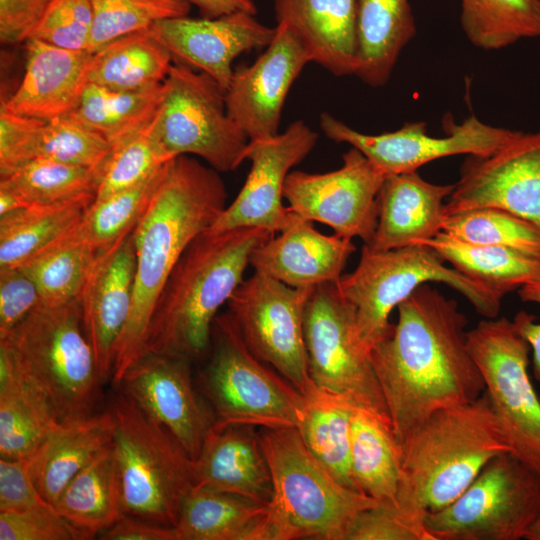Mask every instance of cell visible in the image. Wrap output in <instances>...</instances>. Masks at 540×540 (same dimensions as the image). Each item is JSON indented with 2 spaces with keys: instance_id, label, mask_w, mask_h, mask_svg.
Segmentation results:
<instances>
[{
  "instance_id": "1",
  "label": "cell",
  "mask_w": 540,
  "mask_h": 540,
  "mask_svg": "<svg viewBox=\"0 0 540 540\" xmlns=\"http://www.w3.org/2000/svg\"><path fill=\"white\" fill-rule=\"evenodd\" d=\"M370 351L391 425L402 444L433 413L478 399L485 384L467 347L468 319L429 283L398 306Z\"/></svg>"
},
{
  "instance_id": "2",
  "label": "cell",
  "mask_w": 540,
  "mask_h": 540,
  "mask_svg": "<svg viewBox=\"0 0 540 540\" xmlns=\"http://www.w3.org/2000/svg\"><path fill=\"white\" fill-rule=\"evenodd\" d=\"M219 172L188 155L171 159L153 197L132 231L136 270L132 306L118 343L112 379L145 355L148 327L160 294L183 252L226 207Z\"/></svg>"
},
{
  "instance_id": "3",
  "label": "cell",
  "mask_w": 540,
  "mask_h": 540,
  "mask_svg": "<svg viewBox=\"0 0 540 540\" xmlns=\"http://www.w3.org/2000/svg\"><path fill=\"white\" fill-rule=\"evenodd\" d=\"M275 233L261 228L204 231L173 268L154 308L145 354L199 358L208 350L220 307L243 282L255 248Z\"/></svg>"
},
{
  "instance_id": "4",
  "label": "cell",
  "mask_w": 540,
  "mask_h": 540,
  "mask_svg": "<svg viewBox=\"0 0 540 540\" xmlns=\"http://www.w3.org/2000/svg\"><path fill=\"white\" fill-rule=\"evenodd\" d=\"M511 452L487 393L433 413L402 444L396 501L426 515L453 502L499 454Z\"/></svg>"
},
{
  "instance_id": "5",
  "label": "cell",
  "mask_w": 540,
  "mask_h": 540,
  "mask_svg": "<svg viewBox=\"0 0 540 540\" xmlns=\"http://www.w3.org/2000/svg\"><path fill=\"white\" fill-rule=\"evenodd\" d=\"M259 437L272 483L266 540H345L355 517L378 503L339 483L297 428H260Z\"/></svg>"
},
{
  "instance_id": "6",
  "label": "cell",
  "mask_w": 540,
  "mask_h": 540,
  "mask_svg": "<svg viewBox=\"0 0 540 540\" xmlns=\"http://www.w3.org/2000/svg\"><path fill=\"white\" fill-rule=\"evenodd\" d=\"M0 344L21 375L49 401L61 423L97 413L102 381L79 298L59 306H38L0 337Z\"/></svg>"
},
{
  "instance_id": "7",
  "label": "cell",
  "mask_w": 540,
  "mask_h": 540,
  "mask_svg": "<svg viewBox=\"0 0 540 540\" xmlns=\"http://www.w3.org/2000/svg\"><path fill=\"white\" fill-rule=\"evenodd\" d=\"M445 262L437 251L423 244L383 251L363 245L356 268L343 274L337 286L354 307L359 336L369 351L390 332L393 309L429 282L444 283L458 291L484 318L497 317L507 293L447 267Z\"/></svg>"
},
{
  "instance_id": "8",
  "label": "cell",
  "mask_w": 540,
  "mask_h": 540,
  "mask_svg": "<svg viewBox=\"0 0 540 540\" xmlns=\"http://www.w3.org/2000/svg\"><path fill=\"white\" fill-rule=\"evenodd\" d=\"M109 409L115 422L112 446L124 514L175 527L194 487L193 460L122 391Z\"/></svg>"
},
{
  "instance_id": "9",
  "label": "cell",
  "mask_w": 540,
  "mask_h": 540,
  "mask_svg": "<svg viewBox=\"0 0 540 540\" xmlns=\"http://www.w3.org/2000/svg\"><path fill=\"white\" fill-rule=\"evenodd\" d=\"M211 342L213 352L200 385L215 425L298 427L305 395L250 351L229 312L216 316Z\"/></svg>"
},
{
  "instance_id": "10",
  "label": "cell",
  "mask_w": 540,
  "mask_h": 540,
  "mask_svg": "<svg viewBox=\"0 0 540 540\" xmlns=\"http://www.w3.org/2000/svg\"><path fill=\"white\" fill-rule=\"evenodd\" d=\"M150 130L170 157L195 155L218 172L246 160L249 138L231 118L225 90L209 75L173 62Z\"/></svg>"
},
{
  "instance_id": "11",
  "label": "cell",
  "mask_w": 540,
  "mask_h": 540,
  "mask_svg": "<svg viewBox=\"0 0 540 540\" xmlns=\"http://www.w3.org/2000/svg\"><path fill=\"white\" fill-rule=\"evenodd\" d=\"M540 513V478L511 452L497 455L448 506L428 513L435 540H520Z\"/></svg>"
},
{
  "instance_id": "12",
  "label": "cell",
  "mask_w": 540,
  "mask_h": 540,
  "mask_svg": "<svg viewBox=\"0 0 540 540\" xmlns=\"http://www.w3.org/2000/svg\"><path fill=\"white\" fill-rule=\"evenodd\" d=\"M466 337L511 453L540 478V398L528 373L529 344L506 317L484 319Z\"/></svg>"
},
{
  "instance_id": "13",
  "label": "cell",
  "mask_w": 540,
  "mask_h": 540,
  "mask_svg": "<svg viewBox=\"0 0 540 540\" xmlns=\"http://www.w3.org/2000/svg\"><path fill=\"white\" fill-rule=\"evenodd\" d=\"M304 339L315 385L390 419L370 351L359 336L354 307L337 283L313 289L305 307Z\"/></svg>"
},
{
  "instance_id": "14",
  "label": "cell",
  "mask_w": 540,
  "mask_h": 540,
  "mask_svg": "<svg viewBox=\"0 0 540 540\" xmlns=\"http://www.w3.org/2000/svg\"><path fill=\"white\" fill-rule=\"evenodd\" d=\"M314 288H294L255 272L229 299V314L250 351L305 394L313 385L304 313Z\"/></svg>"
},
{
  "instance_id": "15",
  "label": "cell",
  "mask_w": 540,
  "mask_h": 540,
  "mask_svg": "<svg viewBox=\"0 0 540 540\" xmlns=\"http://www.w3.org/2000/svg\"><path fill=\"white\" fill-rule=\"evenodd\" d=\"M342 166L325 173L291 171L284 185L288 209L334 234L369 244L378 222V195L387 177L364 154L351 147Z\"/></svg>"
},
{
  "instance_id": "16",
  "label": "cell",
  "mask_w": 540,
  "mask_h": 540,
  "mask_svg": "<svg viewBox=\"0 0 540 540\" xmlns=\"http://www.w3.org/2000/svg\"><path fill=\"white\" fill-rule=\"evenodd\" d=\"M447 124L443 137L430 135L424 122L405 123L398 130L372 135L357 131L328 113L320 116V127L329 139L356 148L386 176L414 172L448 156L490 155L518 133L484 123L475 115L460 124Z\"/></svg>"
},
{
  "instance_id": "17",
  "label": "cell",
  "mask_w": 540,
  "mask_h": 540,
  "mask_svg": "<svg viewBox=\"0 0 540 540\" xmlns=\"http://www.w3.org/2000/svg\"><path fill=\"white\" fill-rule=\"evenodd\" d=\"M483 207L508 211L540 229V131H518L496 152L464 160L443 213Z\"/></svg>"
},
{
  "instance_id": "18",
  "label": "cell",
  "mask_w": 540,
  "mask_h": 540,
  "mask_svg": "<svg viewBox=\"0 0 540 540\" xmlns=\"http://www.w3.org/2000/svg\"><path fill=\"white\" fill-rule=\"evenodd\" d=\"M317 139V133L298 120L273 137L250 140L246 160L251 162V168L245 183L207 231L261 228L276 233L285 230L295 216L282 201L286 178L311 152Z\"/></svg>"
},
{
  "instance_id": "19",
  "label": "cell",
  "mask_w": 540,
  "mask_h": 540,
  "mask_svg": "<svg viewBox=\"0 0 540 540\" xmlns=\"http://www.w3.org/2000/svg\"><path fill=\"white\" fill-rule=\"evenodd\" d=\"M190 361L181 356L147 353L126 371L117 386L194 460L216 419L210 405L194 388Z\"/></svg>"
},
{
  "instance_id": "20",
  "label": "cell",
  "mask_w": 540,
  "mask_h": 540,
  "mask_svg": "<svg viewBox=\"0 0 540 540\" xmlns=\"http://www.w3.org/2000/svg\"><path fill=\"white\" fill-rule=\"evenodd\" d=\"M309 62L301 42L287 27L277 24L272 41L256 61L233 71L225 90L226 107L249 140L279 133L287 94Z\"/></svg>"
},
{
  "instance_id": "21",
  "label": "cell",
  "mask_w": 540,
  "mask_h": 540,
  "mask_svg": "<svg viewBox=\"0 0 540 540\" xmlns=\"http://www.w3.org/2000/svg\"><path fill=\"white\" fill-rule=\"evenodd\" d=\"M149 29L176 62L209 75L224 90L234 71V59L267 47L275 35V27L264 25L246 12L216 18H169Z\"/></svg>"
},
{
  "instance_id": "22",
  "label": "cell",
  "mask_w": 540,
  "mask_h": 540,
  "mask_svg": "<svg viewBox=\"0 0 540 540\" xmlns=\"http://www.w3.org/2000/svg\"><path fill=\"white\" fill-rule=\"evenodd\" d=\"M136 252L132 232L98 253L79 301L102 383L112 377L133 299Z\"/></svg>"
},
{
  "instance_id": "23",
  "label": "cell",
  "mask_w": 540,
  "mask_h": 540,
  "mask_svg": "<svg viewBox=\"0 0 540 540\" xmlns=\"http://www.w3.org/2000/svg\"><path fill=\"white\" fill-rule=\"evenodd\" d=\"M356 247L351 239L325 235L313 223L294 216L280 234L255 248L250 265L255 272L294 288L338 283Z\"/></svg>"
},
{
  "instance_id": "24",
  "label": "cell",
  "mask_w": 540,
  "mask_h": 540,
  "mask_svg": "<svg viewBox=\"0 0 540 540\" xmlns=\"http://www.w3.org/2000/svg\"><path fill=\"white\" fill-rule=\"evenodd\" d=\"M24 43L23 79L0 110L43 121L69 116L88 84L92 53L59 48L37 39Z\"/></svg>"
},
{
  "instance_id": "25",
  "label": "cell",
  "mask_w": 540,
  "mask_h": 540,
  "mask_svg": "<svg viewBox=\"0 0 540 540\" xmlns=\"http://www.w3.org/2000/svg\"><path fill=\"white\" fill-rule=\"evenodd\" d=\"M255 428L214 424L193 460L194 486L268 504L271 475Z\"/></svg>"
},
{
  "instance_id": "26",
  "label": "cell",
  "mask_w": 540,
  "mask_h": 540,
  "mask_svg": "<svg viewBox=\"0 0 540 540\" xmlns=\"http://www.w3.org/2000/svg\"><path fill=\"white\" fill-rule=\"evenodd\" d=\"M274 10L312 62L335 76L355 75L357 0H274Z\"/></svg>"
},
{
  "instance_id": "27",
  "label": "cell",
  "mask_w": 540,
  "mask_h": 540,
  "mask_svg": "<svg viewBox=\"0 0 540 540\" xmlns=\"http://www.w3.org/2000/svg\"><path fill=\"white\" fill-rule=\"evenodd\" d=\"M454 184L439 185L417 171L387 176L378 195V222L368 245L390 250L430 239L442 231L444 199Z\"/></svg>"
},
{
  "instance_id": "28",
  "label": "cell",
  "mask_w": 540,
  "mask_h": 540,
  "mask_svg": "<svg viewBox=\"0 0 540 540\" xmlns=\"http://www.w3.org/2000/svg\"><path fill=\"white\" fill-rule=\"evenodd\" d=\"M114 430L110 409L60 423L26 459L30 476L41 496L54 505L71 479L112 443Z\"/></svg>"
},
{
  "instance_id": "29",
  "label": "cell",
  "mask_w": 540,
  "mask_h": 540,
  "mask_svg": "<svg viewBox=\"0 0 540 540\" xmlns=\"http://www.w3.org/2000/svg\"><path fill=\"white\" fill-rule=\"evenodd\" d=\"M61 422L45 396L17 369L0 344V455L28 459Z\"/></svg>"
},
{
  "instance_id": "30",
  "label": "cell",
  "mask_w": 540,
  "mask_h": 540,
  "mask_svg": "<svg viewBox=\"0 0 540 540\" xmlns=\"http://www.w3.org/2000/svg\"><path fill=\"white\" fill-rule=\"evenodd\" d=\"M350 463L361 493L377 502H396L402 478V446L389 418L354 405Z\"/></svg>"
},
{
  "instance_id": "31",
  "label": "cell",
  "mask_w": 540,
  "mask_h": 540,
  "mask_svg": "<svg viewBox=\"0 0 540 540\" xmlns=\"http://www.w3.org/2000/svg\"><path fill=\"white\" fill-rule=\"evenodd\" d=\"M267 504L194 486L177 524L178 540H266Z\"/></svg>"
},
{
  "instance_id": "32",
  "label": "cell",
  "mask_w": 540,
  "mask_h": 540,
  "mask_svg": "<svg viewBox=\"0 0 540 540\" xmlns=\"http://www.w3.org/2000/svg\"><path fill=\"white\" fill-rule=\"evenodd\" d=\"M415 33L409 0H357L355 76L373 87L384 85Z\"/></svg>"
},
{
  "instance_id": "33",
  "label": "cell",
  "mask_w": 540,
  "mask_h": 540,
  "mask_svg": "<svg viewBox=\"0 0 540 540\" xmlns=\"http://www.w3.org/2000/svg\"><path fill=\"white\" fill-rule=\"evenodd\" d=\"M53 506L84 540L125 515L112 443L71 479Z\"/></svg>"
},
{
  "instance_id": "34",
  "label": "cell",
  "mask_w": 540,
  "mask_h": 540,
  "mask_svg": "<svg viewBox=\"0 0 540 540\" xmlns=\"http://www.w3.org/2000/svg\"><path fill=\"white\" fill-rule=\"evenodd\" d=\"M304 395V412L297 427L304 444L339 483L360 492L350 463L351 417L355 404L347 396L314 383Z\"/></svg>"
},
{
  "instance_id": "35",
  "label": "cell",
  "mask_w": 540,
  "mask_h": 540,
  "mask_svg": "<svg viewBox=\"0 0 540 540\" xmlns=\"http://www.w3.org/2000/svg\"><path fill=\"white\" fill-rule=\"evenodd\" d=\"M172 64L171 53L146 29L93 52L87 82L115 91L145 89L162 84Z\"/></svg>"
},
{
  "instance_id": "36",
  "label": "cell",
  "mask_w": 540,
  "mask_h": 540,
  "mask_svg": "<svg viewBox=\"0 0 540 540\" xmlns=\"http://www.w3.org/2000/svg\"><path fill=\"white\" fill-rule=\"evenodd\" d=\"M416 244L433 248L461 273L506 293L540 279V257L518 250L464 241L444 231Z\"/></svg>"
},
{
  "instance_id": "37",
  "label": "cell",
  "mask_w": 540,
  "mask_h": 540,
  "mask_svg": "<svg viewBox=\"0 0 540 540\" xmlns=\"http://www.w3.org/2000/svg\"><path fill=\"white\" fill-rule=\"evenodd\" d=\"M163 83L133 91H115L87 84L69 118L104 137L111 147L145 129L153 121Z\"/></svg>"
},
{
  "instance_id": "38",
  "label": "cell",
  "mask_w": 540,
  "mask_h": 540,
  "mask_svg": "<svg viewBox=\"0 0 540 540\" xmlns=\"http://www.w3.org/2000/svg\"><path fill=\"white\" fill-rule=\"evenodd\" d=\"M95 195L21 208L0 216V268L22 266L52 241L73 229Z\"/></svg>"
},
{
  "instance_id": "39",
  "label": "cell",
  "mask_w": 540,
  "mask_h": 540,
  "mask_svg": "<svg viewBox=\"0 0 540 540\" xmlns=\"http://www.w3.org/2000/svg\"><path fill=\"white\" fill-rule=\"evenodd\" d=\"M111 148L104 137L69 117L38 120L18 145L0 159V175L34 159L101 170Z\"/></svg>"
},
{
  "instance_id": "40",
  "label": "cell",
  "mask_w": 540,
  "mask_h": 540,
  "mask_svg": "<svg viewBox=\"0 0 540 540\" xmlns=\"http://www.w3.org/2000/svg\"><path fill=\"white\" fill-rule=\"evenodd\" d=\"M98 253L77 224L19 267L36 283L41 305L59 306L79 298Z\"/></svg>"
},
{
  "instance_id": "41",
  "label": "cell",
  "mask_w": 540,
  "mask_h": 540,
  "mask_svg": "<svg viewBox=\"0 0 540 540\" xmlns=\"http://www.w3.org/2000/svg\"><path fill=\"white\" fill-rule=\"evenodd\" d=\"M99 177L98 169L34 159L0 175V189L14 194L26 208L96 196Z\"/></svg>"
},
{
  "instance_id": "42",
  "label": "cell",
  "mask_w": 540,
  "mask_h": 540,
  "mask_svg": "<svg viewBox=\"0 0 540 540\" xmlns=\"http://www.w3.org/2000/svg\"><path fill=\"white\" fill-rule=\"evenodd\" d=\"M460 21L474 46L498 50L540 37V0H461Z\"/></svg>"
},
{
  "instance_id": "43",
  "label": "cell",
  "mask_w": 540,
  "mask_h": 540,
  "mask_svg": "<svg viewBox=\"0 0 540 540\" xmlns=\"http://www.w3.org/2000/svg\"><path fill=\"white\" fill-rule=\"evenodd\" d=\"M167 163L138 185L103 199H94L87 207L78 230L95 250L104 251L133 231L145 213Z\"/></svg>"
},
{
  "instance_id": "44",
  "label": "cell",
  "mask_w": 540,
  "mask_h": 540,
  "mask_svg": "<svg viewBox=\"0 0 540 540\" xmlns=\"http://www.w3.org/2000/svg\"><path fill=\"white\" fill-rule=\"evenodd\" d=\"M442 231L458 239L540 257V229L508 211L483 207L444 215Z\"/></svg>"
},
{
  "instance_id": "45",
  "label": "cell",
  "mask_w": 540,
  "mask_h": 540,
  "mask_svg": "<svg viewBox=\"0 0 540 540\" xmlns=\"http://www.w3.org/2000/svg\"><path fill=\"white\" fill-rule=\"evenodd\" d=\"M93 25L89 51L127 34L149 29L158 21L188 16V0H91Z\"/></svg>"
},
{
  "instance_id": "46",
  "label": "cell",
  "mask_w": 540,
  "mask_h": 540,
  "mask_svg": "<svg viewBox=\"0 0 540 540\" xmlns=\"http://www.w3.org/2000/svg\"><path fill=\"white\" fill-rule=\"evenodd\" d=\"M150 124L111 148L101 167L95 199L138 185L173 159L153 137Z\"/></svg>"
},
{
  "instance_id": "47",
  "label": "cell",
  "mask_w": 540,
  "mask_h": 540,
  "mask_svg": "<svg viewBox=\"0 0 540 540\" xmlns=\"http://www.w3.org/2000/svg\"><path fill=\"white\" fill-rule=\"evenodd\" d=\"M425 517L398 501L378 502L355 517L345 540H435L425 526Z\"/></svg>"
},
{
  "instance_id": "48",
  "label": "cell",
  "mask_w": 540,
  "mask_h": 540,
  "mask_svg": "<svg viewBox=\"0 0 540 540\" xmlns=\"http://www.w3.org/2000/svg\"><path fill=\"white\" fill-rule=\"evenodd\" d=\"M92 25L91 0H53L28 39L68 50L89 51Z\"/></svg>"
},
{
  "instance_id": "49",
  "label": "cell",
  "mask_w": 540,
  "mask_h": 540,
  "mask_svg": "<svg viewBox=\"0 0 540 540\" xmlns=\"http://www.w3.org/2000/svg\"><path fill=\"white\" fill-rule=\"evenodd\" d=\"M0 540H83L56 511L45 505L22 512L0 511Z\"/></svg>"
},
{
  "instance_id": "50",
  "label": "cell",
  "mask_w": 540,
  "mask_h": 540,
  "mask_svg": "<svg viewBox=\"0 0 540 540\" xmlns=\"http://www.w3.org/2000/svg\"><path fill=\"white\" fill-rule=\"evenodd\" d=\"M41 305L36 283L21 268H0V337Z\"/></svg>"
},
{
  "instance_id": "51",
  "label": "cell",
  "mask_w": 540,
  "mask_h": 540,
  "mask_svg": "<svg viewBox=\"0 0 540 540\" xmlns=\"http://www.w3.org/2000/svg\"><path fill=\"white\" fill-rule=\"evenodd\" d=\"M49 504L36 488L26 459H0V511L22 512Z\"/></svg>"
},
{
  "instance_id": "52",
  "label": "cell",
  "mask_w": 540,
  "mask_h": 540,
  "mask_svg": "<svg viewBox=\"0 0 540 540\" xmlns=\"http://www.w3.org/2000/svg\"><path fill=\"white\" fill-rule=\"evenodd\" d=\"M53 0H0V41L26 42Z\"/></svg>"
},
{
  "instance_id": "53",
  "label": "cell",
  "mask_w": 540,
  "mask_h": 540,
  "mask_svg": "<svg viewBox=\"0 0 540 540\" xmlns=\"http://www.w3.org/2000/svg\"><path fill=\"white\" fill-rule=\"evenodd\" d=\"M104 540H178L175 527L153 523L135 516L124 515L99 535Z\"/></svg>"
},
{
  "instance_id": "54",
  "label": "cell",
  "mask_w": 540,
  "mask_h": 540,
  "mask_svg": "<svg viewBox=\"0 0 540 540\" xmlns=\"http://www.w3.org/2000/svg\"><path fill=\"white\" fill-rule=\"evenodd\" d=\"M518 296L524 302L540 305V279L518 288ZM516 331L527 341L532 351L533 374L540 382V323L524 311L518 312L512 320Z\"/></svg>"
},
{
  "instance_id": "55",
  "label": "cell",
  "mask_w": 540,
  "mask_h": 540,
  "mask_svg": "<svg viewBox=\"0 0 540 540\" xmlns=\"http://www.w3.org/2000/svg\"><path fill=\"white\" fill-rule=\"evenodd\" d=\"M204 18H216L234 12L256 14L253 0H188Z\"/></svg>"
},
{
  "instance_id": "56",
  "label": "cell",
  "mask_w": 540,
  "mask_h": 540,
  "mask_svg": "<svg viewBox=\"0 0 540 540\" xmlns=\"http://www.w3.org/2000/svg\"><path fill=\"white\" fill-rule=\"evenodd\" d=\"M24 208L18 198L11 192L0 189V216Z\"/></svg>"
},
{
  "instance_id": "57",
  "label": "cell",
  "mask_w": 540,
  "mask_h": 540,
  "mask_svg": "<svg viewBox=\"0 0 540 540\" xmlns=\"http://www.w3.org/2000/svg\"><path fill=\"white\" fill-rule=\"evenodd\" d=\"M526 540H540V513L530 526L526 536Z\"/></svg>"
}]
</instances>
